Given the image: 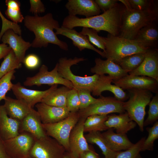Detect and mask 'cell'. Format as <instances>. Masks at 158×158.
I'll return each instance as SVG.
<instances>
[{
	"label": "cell",
	"mask_w": 158,
	"mask_h": 158,
	"mask_svg": "<svg viewBox=\"0 0 158 158\" xmlns=\"http://www.w3.org/2000/svg\"><path fill=\"white\" fill-rule=\"evenodd\" d=\"M117 3L113 7L102 14L88 18H80L68 15L64 19L61 26L73 29L76 27L93 29L98 32L106 31L112 35L118 36L121 18L125 7Z\"/></svg>",
	"instance_id": "1"
},
{
	"label": "cell",
	"mask_w": 158,
	"mask_h": 158,
	"mask_svg": "<svg viewBox=\"0 0 158 158\" xmlns=\"http://www.w3.org/2000/svg\"><path fill=\"white\" fill-rule=\"evenodd\" d=\"M24 25L35 36L31 44L34 48L46 47L49 43L56 45L61 49L68 50L66 42L60 40L54 30L60 27L58 21L54 19L51 13L43 16L38 15L26 16L24 18Z\"/></svg>",
	"instance_id": "2"
},
{
	"label": "cell",
	"mask_w": 158,
	"mask_h": 158,
	"mask_svg": "<svg viewBox=\"0 0 158 158\" xmlns=\"http://www.w3.org/2000/svg\"><path fill=\"white\" fill-rule=\"evenodd\" d=\"M158 6L152 9L138 11L125 7L121 18L118 37L133 40L139 30L152 22L158 20Z\"/></svg>",
	"instance_id": "3"
},
{
	"label": "cell",
	"mask_w": 158,
	"mask_h": 158,
	"mask_svg": "<svg viewBox=\"0 0 158 158\" xmlns=\"http://www.w3.org/2000/svg\"><path fill=\"white\" fill-rule=\"evenodd\" d=\"M105 58L114 62L134 54L146 52L150 48L145 47L133 40H129L109 34L104 37Z\"/></svg>",
	"instance_id": "4"
},
{
	"label": "cell",
	"mask_w": 158,
	"mask_h": 158,
	"mask_svg": "<svg viewBox=\"0 0 158 158\" xmlns=\"http://www.w3.org/2000/svg\"><path fill=\"white\" fill-rule=\"evenodd\" d=\"M86 60L84 57L60 58L58 62V72L61 77L71 82L77 90L85 89L92 92L99 81L100 75L95 74L90 76H80L75 75L71 69L73 65H78Z\"/></svg>",
	"instance_id": "5"
},
{
	"label": "cell",
	"mask_w": 158,
	"mask_h": 158,
	"mask_svg": "<svg viewBox=\"0 0 158 158\" xmlns=\"http://www.w3.org/2000/svg\"><path fill=\"white\" fill-rule=\"evenodd\" d=\"M128 90L129 97L128 101L124 102V109L130 118L138 124L140 131L142 132L145 108L150 102L152 94L150 91L144 89H133Z\"/></svg>",
	"instance_id": "6"
},
{
	"label": "cell",
	"mask_w": 158,
	"mask_h": 158,
	"mask_svg": "<svg viewBox=\"0 0 158 158\" xmlns=\"http://www.w3.org/2000/svg\"><path fill=\"white\" fill-rule=\"evenodd\" d=\"M80 117L78 112H70L68 117L56 123L44 124L42 126L47 135L57 141L69 151V138L71 132Z\"/></svg>",
	"instance_id": "7"
},
{
	"label": "cell",
	"mask_w": 158,
	"mask_h": 158,
	"mask_svg": "<svg viewBox=\"0 0 158 158\" xmlns=\"http://www.w3.org/2000/svg\"><path fill=\"white\" fill-rule=\"evenodd\" d=\"M124 102L118 100L115 97H104L102 95L97 101L87 108L78 112L80 118H86L93 115H108L110 113L122 114L126 112Z\"/></svg>",
	"instance_id": "8"
},
{
	"label": "cell",
	"mask_w": 158,
	"mask_h": 158,
	"mask_svg": "<svg viewBox=\"0 0 158 158\" xmlns=\"http://www.w3.org/2000/svg\"><path fill=\"white\" fill-rule=\"evenodd\" d=\"M66 151L55 139L47 135L36 139L29 155L34 158H63Z\"/></svg>",
	"instance_id": "9"
},
{
	"label": "cell",
	"mask_w": 158,
	"mask_h": 158,
	"mask_svg": "<svg viewBox=\"0 0 158 158\" xmlns=\"http://www.w3.org/2000/svg\"><path fill=\"white\" fill-rule=\"evenodd\" d=\"M58 63L51 71L48 70V68L43 64L40 68L38 73L35 75L27 78L23 83L25 86H31L34 85L38 86L43 84L51 86L55 84H61L69 89L74 88L70 81L62 78L58 72Z\"/></svg>",
	"instance_id": "10"
},
{
	"label": "cell",
	"mask_w": 158,
	"mask_h": 158,
	"mask_svg": "<svg viewBox=\"0 0 158 158\" xmlns=\"http://www.w3.org/2000/svg\"><path fill=\"white\" fill-rule=\"evenodd\" d=\"M36 138L26 132L19 133L13 138L4 140L6 150L11 158H24L29 155Z\"/></svg>",
	"instance_id": "11"
},
{
	"label": "cell",
	"mask_w": 158,
	"mask_h": 158,
	"mask_svg": "<svg viewBox=\"0 0 158 158\" xmlns=\"http://www.w3.org/2000/svg\"><path fill=\"white\" fill-rule=\"evenodd\" d=\"M112 82L123 90L142 89L158 93V82L146 76L128 74L119 79L113 80Z\"/></svg>",
	"instance_id": "12"
},
{
	"label": "cell",
	"mask_w": 158,
	"mask_h": 158,
	"mask_svg": "<svg viewBox=\"0 0 158 158\" xmlns=\"http://www.w3.org/2000/svg\"><path fill=\"white\" fill-rule=\"evenodd\" d=\"M57 84L54 85L47 90L40 91L28 89L18 82L13 84L11 90L17 99L23 101L30 107L33 108L36 104L41 102L44 98L57 88Z\"/></svg>",
	"instance_id": "13"
},
{
	"label": "cell",
	"mask_w": 158,
	"mask_h": 158,
	"mask_svg": "<svg viewBox=\"0 0 158 158\" xmlns=\"http://www.w3.org/2000/svg\"><path fill=\"white\" fill-rule=\"evenodd\" d=\"M86 119L85 118H80L69 138V152L76 157H79L80 153L91 149L84 134V124Z\"/></svg>",
	"instance_id": "14"
},
{
	"label": "cell",
	"mask_w": 158,
	"mask_h": 158,
	"mask_svg": "<svg viewBox=\"0 0 158 158\" xmlns=\"http://www.w3.org/2000/svg\"><path fill=\"white\" fill-rule=\"evenodd\" d=\"M128 73L130 75L149 77L158 82V49H149L146 52L145 58L140 66Z\"/></svg>",
	"instance_id": "15"
},
{
	"label": "cell",
	"mask_w": 158,
	"mask_h": 158,
	"mask_svg": "<svg viewBox=\"0 0 158 158\" xmlns=\"http://www.w3.org/2000/svg\"><path fill=\"white\" fill-rule=\"evenodd\" d=\"M35 106L44 124L58 122L68 117L70 113L66 107H58L42 102L37 103Z\"/></svg>",
	"instance_id": "16"
},
{
	"label": "cell",
	"mask_w": 158,
	"mask_h": 158,
	"mask_svg": "<svg viewBox=\"0 0 158 158\" xmlns=\"http://www.w3.org/2000/svg\"><path fill=\"white\" fill-rule=\"evenodd\" d=\"M69 15L88 18L100 15L101 11L93 0H68L65 5Z\"/></svg>",
	"instance_id": "17"
},
{
	"label": "cell",
	"mask_w": 158,
	"mask_h": 158,
	"mask_svg": "<svg viewBox=\"0 0 158 158\" xmlns=\"http://www.w3.org/2000/svg\"><path fill=\"white\" fill-rule=\"evenodd\" d=\"M1 41L3 43L9 45L19 61L23 63L26 51L31 47V43L24 40L20 35L11 29L5 32Z\"/></svg>",
	"instance_id": "18"
},
{
	"label": "cell",
	"mask_w": 158,
	"mask_h": 158,
	"mask_svg": "<svg viewBox=\"0 0 158 158\" xmlns=\"http://www.w3.org/2000/svg\"><path fill=\"white\" fill-rule=\"evenodd\" d=\"M23 132L29 133L37 139L47 135L42 126L38 112L33 108L20 122L19 133Z\"/></svg>",
	"instance_id": "19"
},
{
	"label": "cell",
	"mask_w": 158,
	"mask_h": 158,
	"mask_svg": "<svg viewBox=\"0 0 158 158\" xmlns=\"http://www.w3.org/2000/svg\"><path fill=\"white\" fill-rule=\"evenodd\" d=\"M95 65L90 69V72L99 75L108 74L114 80L119 79L128 74L110 58L103 60L100 58L95 59Z\"/></svg>",
	"instance_id": "20"
},
{
	"label": "cell",
	"mask_w": 158,
	"mask_h": 158,
	"mask_svg": "<svg viewBox=\"0 0 158 158\" xmlns=\"http://www.w3.org/2000/svg\"><path fill=\"white\" fill-rule=\"evenodd\" d=\"M55 30V33L56 35H61L71 39L73 45L80 51L85 49H91L96 52L103 57L105 58V54L104 52L97 49L92 45L87 36L81 34L74 29H69L62 26Z\"/></svg>",
	"instance_id": "21"
},
{
	"label": "cell",
	"mask_w": 158,
	"mask_h": 158,
	"mask_svg": "<svg viewBox=\"0 0 158 158\" xmlns=\"http://www.w3.org/2000/svg\"><path fill=\"white\" fill-rule=\"evenodd\" d=\"M158 20L154 21L141 28L134 40L143 46L150 49H158Z\"/></svg>",
	"instance_id": "22"
},
{
	"label": "cell",
	"mask_w": 158,
	"mask_h": 158,
	"mask_svg": "<svg viewBox=\"0 0 158 158\" xmlns=\"http://www.w3.org/2000/svg\"><path fill=\"white\" fill-rule=\"evenodd\" d=\"M113 80L109 75H100L99 81L92 92V95L100 96L103 92L109 91L114 94L115 97L117 100L124 102L128 98V96L121 88L115 85L111 84Z\"/></svg>",
	"instance_id": "23"
},
{
	"label": "cell",
	"mask_w": 158,
	"mask_h": 158,
	"mask_svg": "<svg viewBox=\"0 0 158 158\" xmlns=\"http://www.w3.org/2000/svg\"><path fill=\"white\" fill-rule=\"evenodd\" d=\"M104 124L108 129L114 128L117 133L123 134H126L134 128L137 125L136 123L130 118L127 112L118 115L113 114L108 115Z\"/></svg>",
	"instance_id": "24"
},
{
	"label": "cell",
	"mask_w": 158,
	"mask_h": 158,
	"mask_svg": "<svg viewBox=\"0 0 158 158\" xmlns=\"http://www.w3.org/2000/svg\"><path fill=\"white\" fill-rule=\"evenodd\" d=\"M3 105L10 117L21 121L29 112L32 108L23 101L6 96Z\"/></svg>",
	"instance_id": "25"
},
{
	"label": "cell",
	"mask_w": 158,
	"mask_h": 158,
	"mask_svg": "<svg viewBox=\"0 0 158 158\" xmlns=\"http://www.w3.org/2000/svg\"><path fill=\"white\" fill-rule=\"evenodd\" d=\"M20 123L9 117L3 105H0V134L4 140L19 135Z\"/></svg>",
	"instance_id": "26"
},
{
	"label": "cell",
	"mask_w": 158,
	"mask_h": 158,
	"mask_svg": "<svg viewBox=\"0 0 158 158\" xmlns=\"http://www.w3.org/2000/svg\"><path fill=\"white\" fill-rule=\"evenodd\" d=\"M114 130V128H109L102 133L112 150L118 152L126 150L133 145L126 134L116 133Z\"/></svg>",
	"instance_id": "27"
},
{
	"label": "cell",
	"mask_w": 158,
	"mask_h": 158,
	"mask_svg": "<svg viewBox=\"0 0 158 158\" xmlns=\"http://www.w3.org/2000/svg\"><path fill=\"white\" fill-rule=\"evenodd\" d=\"M87 142L97 145L102 151L104 158H115L119 152H116L111 148L106 140L99 131H92L85 135Z\"/></svg>",
	"instance_id": "28"
},
{
	"label": "cell",
	"mask_w": 158,
	"mask_h": 158,
	"mask_svg": "<svg viewBox=\"0 0 158 158\" xmlns=\"http://www.w3.org/2000/svg\"><path fill=\"white\" fill-rule=\"evenodd\" d=\"M70 89L63 85L57 88L44 98L41 102L58 107H66L67 96Z\"/></svg>",
	"instance_id": "29"
},
{
	"label": "cell",
	"mask_w": 158,
	"mask_h": 158,
	"mask_svg": "<svg viewBox=\"0 0 158 158\" xmlns=\"http://www.w3.org/2000/svg\"><path fill=\"white\" fill-rule=\"evenodd\" d=\"M107 118L108 115H93L88 116L84 123V132L106 130L108 128L104 123Z\"/></svg>",
	"instance_id": "30"
},
{
	"label": "cell",
	"mask_w": 158,
	"mask_h": 158,
	"mask_svg": "<svg viewBox=\"0 0 158 158\" xmlns=\"http://www.w3.org/2000/svg\"><path fill=\"white\" fill-rule=\"evenodd\" d=\"M146 52L138 53L127 56L115 63L128 73L140 66L145 58Z\"/></svg>",
	"instance_id": "31"
},
{
	"label": "cell",
	"mask_w": 158,
	"mask_h": 158,
	"mask_svg": "<svg viewBox=\"0 0 158 158\" xmlns=\"http://www.w3.org/2000/svg\"><path fill=\"white\" fill-rule=\"evenodd\" d=\"M22 66L21 63L18 60L13 51L11 49L0 66V79L8 73Z\"/></svg>",
	"instance_id": "32"
},
{
	"label": "cell",
	"mask_w": 158,
	"mask_h": 158,
	"mask_svg": "<svg viewBox=\"0 0 158 158\" xmlns=\"http://www.w3.org/2000/svg\"><path fill=\"white\" fill-rule=\"evenodd\" d=\"M98 32L94 29L85 27H83L81 31L80 32L81 34L87 36L90 42L98 48L103 50L105 53V50L104 37L99 36Z\"/></svg>",
	"instance_id": "33"
},
{
	"label": "cell",
	"mask_w": 158,
	"mask_h": 158,
	"mask_svg": "<svg viewBox=\"0 0 158 158\" xmlns=\"http://www.w3.org/2000/svg\"><path fill=\"white\" fill-rule=\"evenodd\" d=\"M145 139V137L142 138L130 148L124 151L119 152L115 158H142L140 152Z\"/></svg>",
	"instance_id": "34"
},
{
	"label": "cell",
	"mask_w": 158,
	"mask_h": 158,
	"mask_svg": "<svg viewBox=\"0 0 158 158\" xmlns=\"http://www.w3.org/2000/svg\"><path fill=\"white\" fill-rule=\"evenodd\" d=\"M146 129L148 135L144 142L141 151L153 150L154 142L158 138V121L155 122L152 127H148Z\"/></svg>",
	"instance_id": "35"
},
{
	"label": "cell",
	"mask_w": 158,
	"mask_h": 158,
	"mask_svg": "<svg viewBox=\"0 0 158 158\" xmlns=\"http://www.w3.org/2000/svg\"><path fill=\"white\" fill-rule=\"evenodd\" d=\"M80 103L78 90L75 88L70 89L66 97V107L70 112H77L80 110Z\"/></svg>",
	"instance_id": "36"
},
{
	"label": "cell",
	"mask_w": 158,
	"mask_h": 158,
	"mask_svg": "<svg viewBox=\"0 0 158 158\" xmlns=\"http://www.w3.org/2000/svg\"><path fill=\"white\" fill-rule=\"evenodd\" d=\"M148 116L144 122L143 126H146L157 121L158 119V94L156 93L149 104Z\"/></svg>",
	"instance_id": "37"
},
{
	"label": "cell",
	"mask_w": 158,
	"mask_h": 158,
	"mask_svg": "<svg viewBox=\"0 0 158 158\" xmlns=\"http://www.w3.org/2000/svg\"><path fill=\"white\" fill-rule=\"evenodd\" d=\"M15 72V70L11 71L0 79V102L5 100L6 93L11 90L13 84L11 80Z\"/></svg>",
	"instance_id": "38"
},
{
	"label": "cell",
	"mask_w": 158,
	"mask_h": 158,
	"mask_svg": "<svg viewBox=\"0 0 158 158\" xmlns=\"http://www.w3.org/2000/svg\"><path fill=\"white\" fill-rule=\"evenodd\" d=\"M132 8L138 11H144L158 6V0H128Z\"/></svg>",
	"instance_id": "39"
},
{
	"label": "cell",
	"mask_w": 158,
	"mask_h": 158,
	"mask_svg": "<svg viewBox=\"0 0 158 158\" xmlns=\"http://www.w3.org/2000/svg\"><path fill=\"white\" fill-rule=\"evenodd\" d=\"M0 17L2 22V26L0 32V42L5 32L8 29H12L16 34L20 35L21 30L20 26L17 24L7 19L2 14L0 10Z\"/></svg>",
	"instance_id": "40"
},
{
	"label": "cell",
	"mask_w": 158,
	"mask_h": 158,
	"mask_svg": "<svg viewBox=\"0 0 158 158\" xmlns=\"http://www.w3.org/2000/svg\"><path fill=\"white\" fill-rule=\"evenodd\" d=\"M77 90L80 103V110L87 108L97 101V99L93 97L90 91L85 89Z\"/></svg>",
	"instance_id": "41"
},
{
	"label": "cell",
	"mask_w": 158,
	"mask_h": 158,
	"mask_svg": "<svg viewBox=\"0 0 158 158\" xmlns=\"http://www.w3.org/2000/svg\"><path fill=\"white\" fill-rule=\"evenodd\" d=\"M5 14L8 18L13 22L17 23H21L24 17L22 14L20 10H16L8 8L5 11Z\"/></svg>",
	"instance_id": "42"
},
{
	"label": "cell",
	"mask_w": 158,
	"mask_h": 158,
	"mask_svg": "<svg viewBox=\"0 0 158 158\" xmlns=\"http://www.w3.org/2000/svg\"><path fill=\"white\" fill-rule=\"evenodd\" d=\"M28 68L34 69L37 67L40 64V60L36 55L31 54L25 57L23 63Z\"/></svg>",
	"instance_id": "43"
},
{
	"label": "cell",
	"mask_w": 158,
	"mask_h": 158,
	"mask_svg": "<svg viewBox=\"0 0 158 158\" xmlns=\"http://www.w3.org/2000/svg\"><path fill=\"white\" fill-rule=\"evenodd\" d=\"M29 2L30 5V12L35 15L45 12V8L44 4L40 0H30Z\"/></svg>",
	"instance_id": "44"
},
{
	"label": "cell",
	"mask_w": 158,
	"mask_h": 158,
	"mask_svg": "<svg viewBox=\"0 0 158 158\" xmlns=\"http://www.w3.org/2000/svg\"><path fill=\"white\" fill-rule=\"evenodd\" d=\"M95 1L101 11L103 12L113 7L118 1L117 0H95Z\"/></svg>",
	"instance_id": "45"
},
{
	"label": "cell",
	"mask_w": 158,
	"mask_h": 158,
	"mask_svg": "<svg viewBox=\"0 0 158 158\" xmlns=\"http://www.w3.org/2000/svg\"><path fill=\"white\" fill-rule=\"evenodd\" d=\"M99 154L91 148L90 150L85 151L80 153L79 158H98Z\"/></svg>",
	"instance_id": "46"
},
{
	"label": "cell",
	"mask_w": 158,
	"mask_h": 158,
	"mask_svg": "<svg viewBox=\"0 0 158 158\" xmlns=\"http://www.w3.org/2000/svg\"><path fill=\"white\" fill-rule=\"evenodd\" d=\"M5 3L8 8L16 10H20V4L18 1L6 0L5 1Z\"/></svg>",
	"instance_id": "47"
},
{
	"label": "cell",
	"mask_w": 158,
	"mask_h": 158,
	"mask_svg": "<svg viewBox=\"0 0 158 158\" xmlns=\"http://www.w3.org/2000/svg\"><path fill=\"white\" fill-rule=\"evenodd\" d=\"M0 158H11L7 153L5 147L4 140L0 134Z\"/></svg>",
	"instance_id": "48"
},
{
	"label": "cell",
	"mask_w": 158,
	"mask_h": 158,
	"mask_svg": "<svg viewBox=\"0 0 158 158\" xmlns=\"http://www.w3.org/2000/svg\"><path fill=\"white\" fill-rule=\"evenodd\" d=\"M11 48L5 44H0V59L4 58L9 53Z\"/></svg>",
	"instance_id": "49"
},
{
	"label": "cell",
	"mask_w": 158,
	"mask_h": 158,
	"mask_svg": "<svg viewBox=\"0 0 158 158\" xmlns=\"http://www.w3.org/2000/svg\"><path fill=\"white\" fill-rule=\"evenodd\" d=\"M63 158H79V157H75L69 152L66 151Z\"/></svg>",
	"instance_id": "50"
},
{
	"label": "cell",
	"mask_w": 158,
	"mask_h": 158,
	"mask_svg": "<svg viewBox=\"0 0 158 158\" xmlns=\"http://www.w3.org/2000/svg\"><path fill=\"white\" fill-rule=\"evenodd\" d=\"M34 158L33 157H32L30 156V155L29 156H28L25 157V158Z\"/></svg>",
	"instance_id": "51"
},
{
	"label": "cell",
	"mask_w": 158,
	"mask_h": 158,
	"mask_svg": "<svg viewBox=\"0 0 158 158\" xmlns=\"http://www.w3.org/2000/svg\"><path fill=\"white\" fill-rule=\"evenodd\" d=\"M98 158H100V157H99Z\"/></svg>",
	"instance_id": "52"
}]
</instances>
